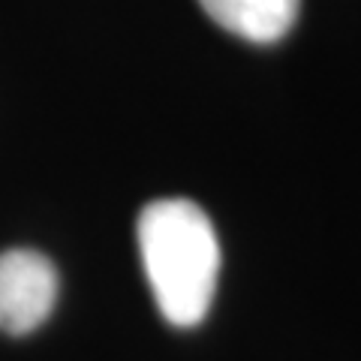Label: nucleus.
Instances as JSON below:
<instances>
[{"label":"nucleus","mask_w":361,"mask_h":361,"mask_svg":"<svg viewBox=\"0 0 361 361\" xmlns=\"http://www.w3.org/2000/svg\"><path fill=\"white\" fill-rule=\"evenodd\" d=\"M142 265L166 322L193 329L211 310L220 277L214 223L190 199H157L135 223Z\"/></svg>","instance_id":"f257e3e1"},{"label":"nucleus","mask_w":361,"mask_h":361,"mask_svg":"<svg viewBox=\"0 0 361 361\" xmlns=\"http://www.w3.org/2000/svg\"><path fill=\"white\" fill-rule=\"evenodd\" d=\"M58 268L37 250L0 253V331L30 334L58 304Z\"/></svg>","instance_id":"f03ea898"},{"label":"nucleus","mask_w":361,"mask_h":361,"mask_svg":"<svg viewBox=\"0 0 361 361\" xmlns=\"http://www.w3.org/2000/svg\"><path fill=\"white\" fill-rule=\"evenodd\" d=\"M220 27L250 42H277L295 25L301 0H199Z\"/></svg>","instance_id":"7ed1b4c3"}]
</instances>
